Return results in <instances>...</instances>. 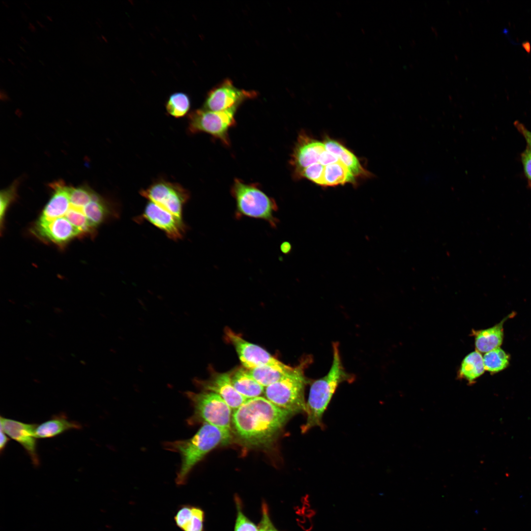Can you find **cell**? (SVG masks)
I'll return each mask as SVG.
<instances>
[{
    "label": "cell",
    "mask_w": 531,
    "mask_h": 531,
    "mask_svg": "<svg viewBox=\"0 0 531 531\" xmlns=\"http://www.w3.org/2000/svg\"><path fill=\"white\" fill-rule=\"evenodd\" d=\"M294 415L266 397L247 399L233 411L232 432L247 446L267 447L275 442L287 421Z\"/></svg>",
    "instance_id": "6da1fadb"
},
{
    "label": "cell",
    "mask_w": 531,
    "mask_h": 531,
    "mask_svg": "<svg viewBox=\"0 0 531 531\" xmlns=\"http://www.w3.org/2000/svg\"><path fill=\"white\" fill-rule=\"evenodd\" d=\"M332 351V362L328 373L321 378L311 381L309 384L305 413L306 420L301 427L303 433L315 427L324 428V414L338 385L343 382L354 381V375L348 373L343 365L337 342L333 343Z\"/></svg>",
    "instance_id": "7a4b0ae2"
},
{
    "label": "cell",
    "mask_w": 531,
    "mask_h": 531,
    "mask_svg": "<svg viewBox=\"0 0 531 531\" xmlns=\"http://www.w3.org/2000/svg\"><path fill=\"white\" fill-rule=\"evenodd\" d=\"M231 440L232 437L217 427L204 423L189 439L166 442L165 448L178 453L181 457L176 478L177 485L186 483L194 467L210 451L220 444L228 443Z\"/></svg>",
    "instance_id": "3957f363"
},
{
    "label": "cell",
    "mask_w": 531,
    "mask_h": 531,
    "mask_svg": "<svg viewBox=\"0 0 531 531\" xmlns=\"http://www.w3.org/2000/svg\"><path fill=\"white\" fill-rule=\"evenodd\" d=\"M312 362L310 355L303 357L281 380L265 388V397L294 414L305 413V389L312 380L305 376L304 372Z\"/></svg>",
    "instance_id": "277c9868"
},
{
    "label": "cell",
    "mask_w": 531,
    "mask_h": 531,
    "mask_svg": "<svg viewBox=\"0 0 531 531\" xmlns=\"http://www.w3.org/2000/svg\"><path fill=\"white\" fill-rule=\"evenodd\" d=\"M231 193L236 202L235 217H248L264 220L272 228H276L278 219L274 213L278 209L274 199L268 196L256 185L236 179Z\"/></svg>",
    "instance_id": "5b68a950"
},
{
    "label": "cell",
    "mask_w": 531,
    "mask_h": 531,
    "mask_svg": "<svg viewBox=\"0 0 531 531\" xmlns=\"http://www.w3.org/2000/svg\"><path fill=\"white\" fill-rule=\"evenodd\" d=\"M186 395L193 408V413L187 420L189 425L207 423L232 438V410L219 395L205 390L188 391Z\"/></svg>",
    "instance_id": "8992f818"
},
{
    "label": "cell",
    "mask_w": 531,
    "mask_h": 531,
    "mask_svg": "<svg viewBox=\"0 0 531 531\" xmlns=\"http://www.w3.org/2000/svg\"><path fill=\"white\" fill-rule=\"evenodd\" d=\"M239 104L228 109L212 111L205 109L191 112L188 117V130L191 134L205 132L229 146V129L235 124V116Z\"/></svg>",
    "instance_id": "52a82bcc"
},
{
    "label": "cell",
    "mask_w": 531,
    "mask_h": 531,
    "mask_svg": "<svg viewBox=\"0 0 531 531\" xmlns=\"http://www.w3.org/2000/svg\"><path fill=\"white\" fill-rule=\"evenodd\" d=\"M142 196L148 200L176 217L182 219L184 205L190 195L188 190L180 184L160 179L140 192Z\"/></svg>",
    "instance_id": "ba28073f"
},
{
    "label": "cell",
    "mask_w": 531,
    "mask_h": 531,
    "mask_svg": "<svg viewBox=\"0 0 531 531\" xmlns=\"http://www.w3.org/2000/svg\"><path fill=\"white\" fill-rule=\"evenodd\" d=\"M226 338L234 346L243 367L249 370L269 366L287 371L293 367L287 365L272 356L261 347L244 340L229 327L225 329Z\"/></svg>",
    "instance_id": "9c48e42d"
},
{
    "label": "cell",
    "mask_w": 531,
    "mask_h": 531,
    "mask_svg": "<svg viewBox=\"0 0 531 531\" xmlns=\"http://www.w3.org/2000/svg\"><path fill=\"white\" fill-rule=\"evenodd\" d=\"M137 222L146 220L165 233L173 240L181 239L188 227L180 219L156 204L149 201L142 214L136 218Z\"/></svg>",
    "instance_id": "30bf717a"
},
{
    "label": "cell",
    "mask_w": 531,
    "mask_h": 531,
    "mask_svg": "<svg viewBox=\"0 0 531 531\" xmlns=\"http://www.w3.org/2000/svg\"><path fill=\"white\" fill-rule=\"evenodd\" d=\"M255 91L240 89L229 79H226L211 89L205 100L203 108L212 111H223L240 104L257 95Z\"/></svg>",
    "instance_id": "8fae6325"
},
{
    "label": "cell",
    "mask_w": 531,
    "mask_h": 531,
    "mask_svg": "<svg viewBox=\"0 0 531 531\" xmlns=\"http://www.w3.org/2000/svg\"><path fill=\"white\" fill-rule=\"evenodd\" d=\"M32 229L33 233L39 238L59 245H63L76 237L82 236L76 227L62 217L50 220L38 219Z\"/></svg>",
    "instance_id": "7c38bea8"
},
{
    "label": "cell",
    "mask_w": 531,
    "mask_h": 531,
    "mask_svg": "<svg viewBox=\"0 0 531 531\" xmlns=\"http://www.w3.org/2000/svg\"><path fill=\"white\" fill-rule=\"evenodd\" d=\"M0 428L25 449L35 466L39 464L36 450V438L34 433L36 424L23 423L12 419L0 417Z\"/></svg>",
    "instance_id": "4fadbf2b"
},
{
    "label": "cell",
    "mask_w": 531,
    "mask_h": 531,
    "mask_svg": "<svg viewBox=\"0 0 531 531\" xmlns=\"http://www.w3.org/2000/svg\"><path fill=\"white\" fill-rule=\"evenodd\" d=\"M325 149L324 142L312 138L304 133L299 134L290 160L295 177L307 167L318 162Z\"/></svg>",
    "instance_id": "5bb4252c"
},
{
    "label": "cell",
    "mask_w": 531,
    "mask_h": 531,
    "mask_svg": "<svg viewBox=\"0 0 531 531\" xmlns=\"http://www.w3.org/2000/svg\"><path fill=\"white\" fill-rule=\"evenodd\" d=\"M196 383L202 390L219 395L233 411L239 408L247 400L234 388L229 373H212L208 379L197 381Z\"/></svg>",
    "instance_id": "9a60e30c"
},
{
    "label": "cell",
    "mask_w": 531,
    "mask_h": 531,
    "mask_svg": "<svg viewBox=\"0 0 531 531\" xmlns=\"http://www.w3.org/2000/svg\"><path fill=\"white\" fill-rule=\"evenodd\" d=\"M323 142L325 149L338 157L355 177L370 176V173L363 167L357 157L343 145L328 137H325Z\"/></svg>",
    "instance_id": "2e32d148"
},
{
    "label": "cell",
    "mask_w": 531,
    "mask_h": 531,
    "mask_svg": "<svg viewBox=\"0 0 531 531\" xmlns=\"http://www.w3.org/2000/svg\"><path fill=\"white\" fill-rule=\"evenodd\" d=\"M205 512L199 507L183 504L174 516L176 526L182 531H204Z\"/></svg>",
    "instance_id": "e0dca14e"
},
{
    "label": "cell",
    "mask_w": 531,
    "mask_h": 531,
    "mask_svg": "<svg viewBox=\"0 0 531 531\" xmlns=\"http://www.w3.org/2000/svg\"><path fill=\"white\" fill-rule=\"evenodd\" d=\"M514 315L511 313L493 327L479 330H473L475 337L476 351L487 353L496 349L502 344L503 338V325L507 319Z\"/></svg>",
    "instance_id": "ac0fdd59"
},
{
    "label": "cell",
    "mask_w": 531,
    "mask_h": 531,
    "mask_svg": "<svg viewBox=\"0 0 531 531\" xmlns=\"http://www.w3.org/2000/svg\"><path fill=\"white\" fill-rule=\"evenodd\" d=\"M231 374L232 384L235 389L246 399L261 396L265 388L258 383L244 367H239Z\"/></svg>",
    "instance_id": "d6986e66"
},
{
    "label": "cell",
    "mask_w": 531,
    "mask_h": 531,
    "mask_svg": "<svg viewBox=\"0 0 531 531\" xmlns=\"http://www.w3.org/2000/svg\"><path fill=\"white\" fill-rule=\"evenodd\" d=\"M82 428L78 422L68 420L63 414L55 415L50 420L37 425L34 435L36 439L51 438L67 431Z\"/></svg>",
    "instance_id": "ffe728a7"
},
{
    "label": "cell",
    "mask_w": 531,
    "mask_h": 531,
    "mask_svg": "<svg viewBox=\"0 0 531 531\" xmlns=\"http://www.w3.org/2000/svg\"><path fill=\"white\" fill-rule=\"evenodd\" d=\"M356 177L341 161L324 166L323 186H334L346 183L355 184Z\"/></svg>",
    "instance_id": "44dd1931"
},
{
    "label": "cell",
    "mask_w": 531,
    "mask_h": 531,
    "mask_svg": "<svg viewBox=\"0 0 531 531\" xmlns=\"http://www.w3.org/2000/svg\"><path fill=\"white\" fill-rule=\"evenodd\" d=\"M483 358L477 351L468 354L463 360L459 371L460 378L472 383L482 375L485 371Z\"/></svg>",
    "instance_id": "7402d4cb"
},
{
    "label": "cell",
    "mask_w": 531,
    "mask_h": 531,
    "mask_svg": "<svg viewBox=\"0 0 531 531\" xmlns=\"http://www.w3.org/2000/svg\"><path fill=\"white\" fill-rule=\"evenodd\" d=\"M292 369L284 371L271 366H264L247 370L258 383L266 387L281 380Z\"/></svg>",
    "instance_id": "603a6c76"
},
{
    "label": "cell",
    "mask_w": 531,
    "mask_h": 531,
    "mask_svg": "<svg viewBox=\"0 0 531 531\" xmlns=\"http://www.w3.org/2000/svg\"><path fill=\"white\" fill-rule=\"evenodd\" d=\"M165 108L168 114L176 118H180L185 116L190 108V100L187 94L177 92L171 94L168 99Z\"/></svg>",
    "instance_id": "cb8c5ba5"
},
{
    "label": "cell",
    "mask_w": 531,
    "mask_h": 531,
    "mask_svg": "<svg viewBox=\"0 0 531 531\" xmlns=\"http://www.w3.org/2000/svg\"><path fill=\"white\" fill-rule=\"evenodd\" d=\"M485 370L492 373L506 368L509 364V355L500 347L487 353L483 357Z\"/></svg>",
    "instance_id": "d4e9b609"
},
{
    "label": "cell",
    "mask_w": 531,
    "mask_h": 531,
    "mask_svg": "<svg viewBox=\"0 0 531 531\" xmlns=\"http://www.w3.org/2000/svg\"><path fill=\"white\" fill-rule=\"evenodd\" d=\"M236 508V517L234 531H258L257 527L243 513L240 500L236 496L235 499Z\"/></svg>",
    "instance_id": "484cf974"
},
{
    "label": "cell",
    "mask_w": 531,
    "mask_h": 531,
    "mask_svg": "<svg viewBox=\"0 0 531 531\" xmlns=\"http://www.w3.org/2000/svg\"><path fill=\"white\" fill-rule=\"evenodd\" d=\"M17 181L0 193V221L1 229L6 210L12 202L15 199L17 186Z\"/></svg>",
    "instance_id": "4316f807"
},
{
    "label": "cell",
    "mask_w": 531,
    "mask_h": 531,
    "mask_svg": "<svg viewBox=\"0 0 531 531\" xmlns=\"http://www.w3.org/2000/svg\"><path fill=\"white\" fill-rule=\"evenodd\" d=\"M324 166L320 162L315 163L304 169L297 178H305L316 184L323 186Z\"/></svg>",
    "instance_id": "83f0119b"
},
{
    "label": "cell",
    "mask_w": 531,
    "mask_h": 531,
    "mask_svg": "<svg viewBox=\"0 0 531 531\" xmlns=\"http://www.w3.org/2000/svg\"><path fill=\"white\" fill-rule=\"evenodd\" d=\"M258 531H278L270 519L268 509L265 502L262 503V517Z\"/></svg>",
    "instance_id": "f1b7e54d"
},
{
    "label": "cell",
    "mask_w": 531,
    "mask_h": 531,
    "mask_svg": "<svg viewBox=\"0 0 531 531\" xmlns=\"http://www.w3.org/2000/svg\"><path fill=\"white\" fill-rule=\"evenodd\" d=\"M521 158L525 175L529 185L531 187V149L528 147L522 153Z\"/></svg>",
    "instance_id": "f546056e"
},
{
    "label": "cell",
    "mask_w": 531,
    "mask_h": 531,
    "mask_svg": "<svg viewBox=\"0 0 531 531\" xmlns=\"http://www.w3.org/2000/svg\"><path fill=\"white\" fill-rule=\"evenodd\" d=\"M514 125L519 133L524 137L527 147L531 149V132L529 131L524 124L519 121H515Z\"/></svg>",
    "instance_id": "4dcf8cb0"
},
{
    "label": "cell",
    "mask_w": 531,
    "mask_h": 531,
    "mask_svg": "<svg viewBox=\"0 0 531 531\" xmlns=\"http://www.w3.org/2000/svg\"><path fill=\"white\" fill-rule=\"evenodd\" d=\"M339 161L340 160L338 157L325 149L322 153L319 162L325 166Z\"/></svg>",
    "instance_id": "1f68e13d"
},
{
    "label": "cell",
    "mask_w": 531,
    "mask_h": 531,
    "mask_svg": "<svg viewBox=\"0 0 531 531\" xmlns=\"http://www.w3.org/2000/svg\"><path fill=\"white\" fill-rule=\"evenodd\" d=\"M0 452L2 453V451L4 450V449H5V446H6L8 442L9 441V439L7 437V435L5 433V432L1 428H0Z\"/></svg>",
    "instance_id": "d6a6232c"
},
{
    "label": "cell",
    "mask_w": 531,
    "mask_h": 531,
    "mask_svg": "<svg viewBox=\"0 0 531 531\" xmlns=\"http://www.w3.org/2000/svg\"><path fill=\"white\" fill-rule=\"evenodd\" d=\"M290 249L291 245L288 242H284L281 245V250L284 253H287Z\"/></svg>",
    "instance_id": "836d02e7"
},
{
    "label": "cell",
    "mask_w": 531,
    "mask_h": 531,
    "mask_svg": "<svg viewBox=\"0 0 531 531\" xmlns=\"http://www.w3.org/2000/svg\"><path fill=\"white\" fill-rule=\"evenodd\" d=\"M28 29L32 32H35L37 31L34 25L30 22H29L28 24Z\"/></svg>",
    "instance_id": "e575fe53"
},
{
    "label": "cell",
    "mask_w": 531,
    "mask_h": 531,
    "mask_svg": "<svg viewBox=\"0 0 531 531\" xmlns=\"http://www.w3.org/2000/svg\"><path fill=\"white\" fill-rule=\"evenodd\" d=\"M8 97V96L6 94V93L5 92L4 90L1 89H0V98L1 99L4 100L5 99H7Z\"/></svg>",
    "instance_id": "d590c367"
},
{
    "label": "cell",
    "mask_w": 531,
    "mask_h": 531,
    "mask_svg": "<svg viewBox=\"0 0 531 531\" xmlns=\"http://www.w3.org/2000/svg\"><path fill=\"white\" fill-rule=\"evenodd\" d=\"M36 22H37V23L38 24V25H39V26H40V27L41 28H43V29H45V30H47V28L46 27V26H45V25H44L43 24H42V23H41V22H40V21H39V20H36Z\"/></svg>",
    "instance_id": "8d00e7d4"
},
{
    "label": "cell",
    "mask_w": 531,
    "mask_h": 531,
    "mask_svg": "<svg viewBox=\"0 0 531 531\" xmlns=\"http://www.w3.org/2000/svg\"><path fill=\"white\" fill-rule=\"evenodd\" d=\"M20 39L21 41L22 42H23V43H24V44H28V41L27 40V39L25 37H23V36H21L20 37Z\"/></svg>",
    "instance_id": "74e56055"
},
{
    "label": "cell",
    "mask_w": 531,
    "mask_h": 531,
    "mask_svg": "<svg viewBox=\"0 0 531 531\" xmlns=\"http://www.w3.org/2000/svg\"><path fill=\"white\" fill-rule=\"evenodd\" d=\"M21 14L22 17H23V19H24L25 20H27V19H28V16H27L26 15V14H25V13L24 12H22H22H21Z\"/></svg>",
    "instance_id": "f35d334b"
},
{
    "label": "cell",
    "mask_w": 531,
    "mask_h": 531,
    "mask_svg": "<svg viewBox=\"0 0 531 531\" xmlns=\"http://www.w3.org/2000/svg\"><path fill=\"white\" fill-rule=\"evenodd\" d=\"M2 3H3V4H4V6H5V7H7V8H8V7H9V5H8V4H7V2H6L5 1H4V0H2Z\"/></svg>",
    "instance_id": "ab89813d"
},
{
    "label": "cell",
    "mask_w": 531,
    "mask_h": 531,
    "mask_svg": "<svg viewBox=\"0 0 531 531\" xmlns=\"http://www.w3.org/2000/svg\"><path fill=\"white\" fill-rule=\"evenodd\" d=\"M46 18H47V19H48V20H49V21H53V18H52V17H51V16H49V15H46Z\"/></svg>",
    "instance_id": "60d3db41"
},
{
    "label": "cell",
    "mask_w": 531,
    "mask_h": 531,
    "mask_svg": "<svg viewBox=\"0 0 531 531\" xmlns=\"http://www.w3.org/2000/svg\"><path fill=\"white\" fill-rule=\"evenodd\" d=\"M7 59L11 64L15 65V63L12 59L8 58Z\"/></svg>",
    "instance_id": "b9f144b4"
},
{
    "label": "cell",
    "mask_w": 531,
    "mask_h": 531,
    "mask_svg": "<svg viewBox=\"0 0 531 531\" xmlns=\"http://www.w3.org/2000/svg\"><path fill=\"white\" fill-rule=\"evenodd\" d=\"M18 46H19V47H20V48H21V49H22V50L23 51H25V50L24 49V48H23L22 47V46H21L20 45H19V44H18Z\"/></svg>",
    "instance_id": "7bdbcfd3"
},
{
    "label": "cell",
    "mask_w": 531,
    "mask_h": 531,
    "mask_svg": "<svg viewBox=\"0 0 531 531\" xmlns=\"http://www.w3.org/2000/svg\"><path fill=\"white\" fill-rule=\"evenodd\" d=\"M24 3H25V5H26V6H27V7H28L29 8H30V6L29 5V4H28V3H27V2H24Z\"/></svg>",
    "instance_id": "ee69618b"
},
{
    "label": "cell",
    "mask_w": 531,
    "mask_h": 531,
    "mask_svg": "<svg viewBox=\"0 0 531 531\" xmlns=\"http://www.w3.org/2000/svg\"><path fill=\"white\" fill-rule=\"evenodd\" d=\"M27 59H29V60H30V61H32L31 60H30V58H29V57H27Z\"/></svg>",
    "instance_id": "f6af8a7d"
},
{
    "label": "cell",
    "mask_w": 531,
    "mask_h": 531,
    "mask_svg": "<svg viewBox=\"0 0 531 531\" xmlns=\"http://www.w3.org/2000/svg\"><path fill=\"white\" fill-rule=\"evenodd\" d=\"M21 64H22V65L23 66H25V67H26V65H25L24 64H23V63L22 62H21Z\"/></svg>",
    "instance_id": "bcb514c9"
}]
</instances>
